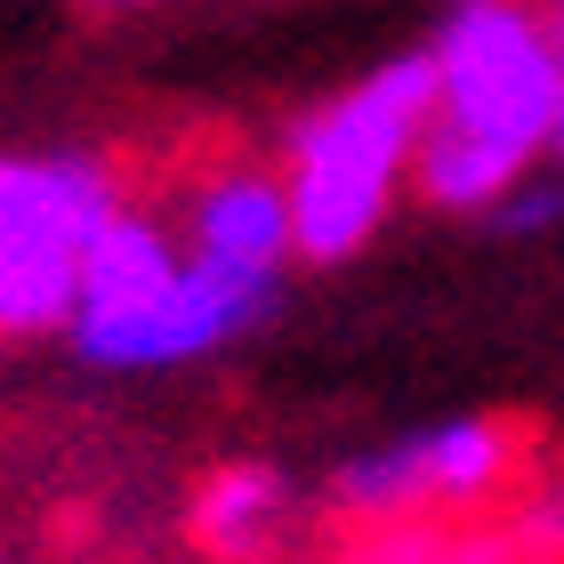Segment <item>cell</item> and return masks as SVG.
<instances>
[{
	"label": "cell",
	"instance_id": "6da1fadb",
	"mask_svg": "<svg viewBox=\"0 0 564 564\" xmlns=\"http://www.w3.org/2000/svg\"><path fill=\"white\" fill-rule=\"evenodd\" d=\"M556 153V57L532 0H452L427 48L412 186L435 210H492Z\"/></svg>",
	"mask_w": 564,
	"mask_h": 564
},
{
	"label": "cell",
	"instance_id": "7a4b0ae2",
	"mask_svg": "<svg viewBox=\"0 0 564 564\" xmlns=\"http://www.w3.org/2000/svg\"><path fill=\"white\" fill-rule=\"evenodd\" d=\"M282 299V274H242L194 259L162 218L121 202L113 226L89 242L65 339L97 371H177L250 339Z\"/></svg>",
	"mask_w": 564,
	"mask_h": 564
},
{
	"label": "cell",
	"instance_id": "3957f363",
	"mask_svg": "<svg viewBox=\"0 0 564 564\" xmlns=\"http://www.w3.org/2000/svg\"><path fill=\"white\" fill-rule=\"evenodd\" d=\"M427 121V48L388 57L379 73L323 97L291 130L282 202H291V259L339 267L388 226Z\"/></svg>",
	"mask_w": 564,
	"mask_h": 564
},
{
	"label": "cell",
	"instance_id": "277c9868",
	"mask_svg": "<svg viewBox=\"0 0 564 564\" xmlns=\"http://www.w3.org/2000/svg\"><path fill=\"white\" fill-rule=\"evenodd\" d=\"M121 186L89 153H0V330H65L89 242L113 226Z\"/></svg>",
	"mask_w": 564,
	"mask_h": 564
},
{
	"label": "cell",
	"instance_id": "5b68a950",
	"mask_svg": "<svg viewBox=\"0 0 564 564\" xmlns=\"http://www.w3.org/2000/svg\"><path fill=\"white\" fill-rule=\"evenodd\" d=\"M508 468H517V435L500 420H435V427H412L395 444H371L330 468V500L364 524H403L420 508H468L484 492H500Z\"/></svg>",
	"mask_w": 564,
	"mask_h": 564
},
{
	"label": "cell",
	"instance_id": "8992f818",
	"mask_svg": "<svg viewBox=\"0 0 564 564\" xmlns=\"http://www.w3.org/2000/svg\"><path fill=\"white\" fill-rule=\"evenodd\" d=\"M194 259L242 267V274H282L291 259V202H282L274 170H218L210 186H194L186 202V235Z\"/></svg>",
	"mask_w": 564,
	"mask_h": 564
},
{
	"label": "cell",
	"instance_id": "52a82bcc",
	"mask_svg": "<svg viewBox=\"0 0 564 564\" xmlns=\"http://www.w3.org/2000/svg\"><path fill=\"white\" fill-rule=\"evenodd\" d=\"M291 517H299V492H291L282 468H267V459H235V468H218L194 492V541L218 564L274 556V541L291 532Z\"/></svg>",
	"mask_w": 564,
	"mask_h": 564
},
{
	"label": "cell",
	"instance_id": "ba28073f",
	"mask_svg": "<svg viewBox=\"0 0 564 564\" xmlns=\"http://www.w3.org/2000/svg\"><path fill=\"white\" fill-rule=\"evenodd\" d=\"M500 226V235H517V242H541V235H556L564 226V177H549V170H532V177H517L492 210H484Z\"/></svg>",
	"mask_w": 564,
	"mask_h": 564
},
{
	"label": "cell",
	"instance_id": "9c48e42d",
	"mask_svg": "<svg viewBox=\"0 0 564 564\" xmlns=\"http://www.w3.org/2000/svg\"><path fill=\"white\" fill-rule=\"evenodd\" d=\"M517 541L541 549V556H564V484H541V492L517 508Z\"/></svg>",
	"mask_w": 564,
	"mask_h": 564
},
{
	"label": "cell",
	"instance_id": "30bf717a",
	"mask_svg": "<svg viewBox=\"0 0 564 564\" xmlns=\"http://www.w3.org/2000/svg\"><path fill=\"white\" fill-rule=\"evenodd\" d=\"M549 57H556V162H564V0H549Z\"/></svg>",
	"mask_w": 564,
	"mask_h": 564
},
{
	"label": "cell",
	"instance_id": "8fae6325",
	"mask_svg": "<svg viewBox=\"0 0 564 564\" xmlns=\"http://www.w3.org/2000/svg\"><path fill=\"white\" fill-rule=\"evenodd\" d=\"M355 564H444V549H435V541H395V549H371Z\"/></svg>",
	"mask_w": 564,
	"mask_h": 564
},
{
	"label": "cell",
	"instance_id": "7c38bea8",
	"mask_svg": "<svg viewBox=\"0 0 564 564\" xmlns=\"http://www.w3.org/2000/svg\"><path fill=\"white\" fill-rule=\"evenodd\" d=\"M97 9H162V0H97Z\"/></svg>",
	"mask_w": 564,
	"mask_h": 564
}]
</instances>
